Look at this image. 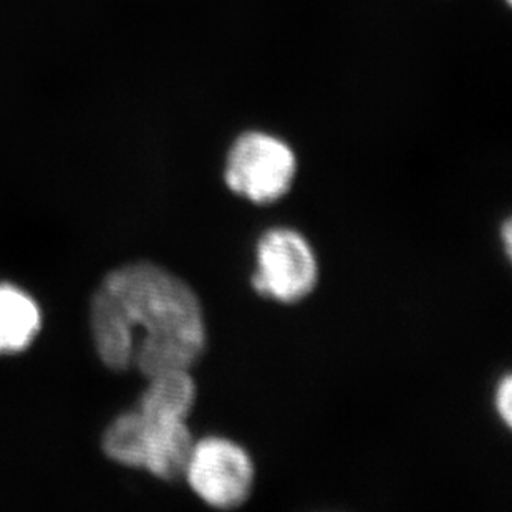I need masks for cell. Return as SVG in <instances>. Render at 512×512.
Instances as JSON below:
<instances>
[{"instance_id":"obj_7","label":"cell","mask_w":512,"mask_h":512,"mask_svg":"<svg viewBox=\"0 0 512 512\" xmlns=\"http://www.w3.org/2000/svg\"><path fill=\"white\" fill-rule=\"evenodd\" d=\"M39 305L24 290L0 284V353L24 352L39 334Z\"/></svg>"},{"instance_id":"obj_4","label":"cell","mask_w":512,"mask_h":512,"mask_svg":"<svg viewBox=\"0 0 512 512\" xmlns=\"http://www.w3.org/2000/svg\"><path fill=\"white\" fill-rule=\"evenodd\" d=\"M251 287L277 304L304 302L319 284V259L302 232L276 226L262 232L254 247Z\"/></svg>"},{"instance_id":"obj_8","label":"cell","mask_w":512,"mask_h":512,"mask_svg":"<svg viewBox=\"0 0 512 512\" xmlns=\"http://www.w3.org/2000/svg\"><path fill=\"white\" fill-rule=\"evenodd\" d=\"M494 408L498 413L499 420L506 428L512 426V377L511 373H504L499 378L496 390H494Z\"/></svg>"},{"instance_id":"obj_3","label":"cell","mask_w":512,"mask_h":512,"mask_svg":"<svg viewBox=\"0 0 512 512\" xmlns=\"http://www.w3.org/2000/svg\"><path fill=\"white\" fill-rule=\"evenodd\" d=\"M297 170L299 161L287 141L251 130L229 148L223 178L232 194L256 206H271L290 193Z\"/></svg>"},{"instance_id":"obj_2","label":"cell","mask_w":512,"mask_h":512,"mask_svg":"<svg viewBox=\"0 0 512 512\" xmlns=\"http://www.w3.org/2000/svg\"><path fill=\"white\" fill-rule=\"evenodd\" d=\"M188 421L160 420L140 410L116 416L103 435V451L126 468L145 469L161 481L184 478L193 453Z\"/></svg>"},{"instance_id":"obj_10","label":"cell","mask_w":512,"mask_h":512,"mask_svg":"<svg viewBox=\"0 0 512 512\" xmlns=\"http://www.w3.org/2000/svg\"><path fill=\"white\" fill-rule=\"evenodd\" d=\"M506 4H511V0H506Z\"/></svg>"},{"instance_id":"obj_6","label":"cell","mask_w":512,"mask_h":512,"mask_svg":"<svg viewBox=\"0 0 512 512\" xmlns=\"http://www.w3.org/2000/svg\"><path fill=\"white\" fill-rule=\"evenodd\" d=\"M198 398V385L186 368H173L148 378L136 410L160 420L188 421Z\"/></svg>"},{"instance_id":"obj_5","label":"cell","mask_w":512,"mask_h":512,"mask_svg":"<svg viewBox=\"0 0 512 512\" xmlns=\"http://www.w3.org/2000/svg\"><path fill=\"white\" fill-rule=\"evenodd\" d=\"M183 479L209 508L232 511L251 498L256 464L237 441L226 436H206L194 443Z\"/></svg>"},{"instance_id":"obj_9","label":"cell","mask_w":512,"mask_h":512,"mask_svg":"<svg viewBox=\"0 0 512 512\" xmlns=\"http://www.w3.org/2000/svg\"><path fill=\"white\" fill-rule=\"evenodd\" d=\"M501 237H503V246L504 252H506V256L508 259H511V251H512V223L511 219H506L503 224V228H501Z\"/></svg>"},{"instance_id":"obj_1","label":"cell","mask_w":512,"mask_h":512,"mask_svg":"<svg viewBox=\"0 0 512 512\" xmlns=\"http://www.w3.org/2000/svg\"><path fill=\"white\" fill-rule=\"evenodd\" d=\"M90 325L98 357L115 372L146 378L191 368L208 348L203 304L191 285L153 262L110 272L93 295Z\"/></svg>"}]
</instances>
